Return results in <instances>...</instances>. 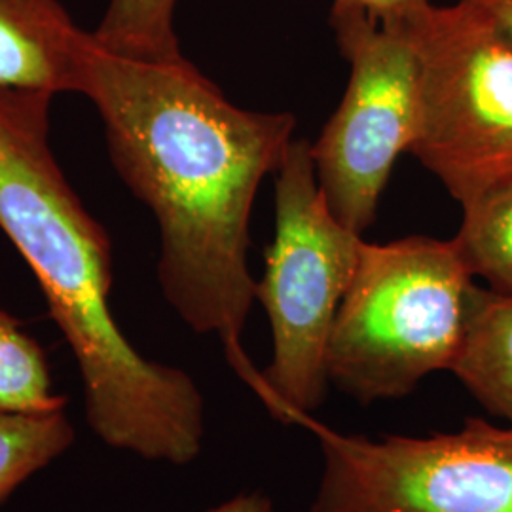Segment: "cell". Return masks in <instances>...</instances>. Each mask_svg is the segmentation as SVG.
Returning <instances> with one entry per match:
<instances>
[{
	"instance_id": "1",
	"label": "cell",
	"mask_w": 512,
	"mask_h": 512,
	"mask_svg": "<svg viewBox=\"0 0 512 512\" xmlns=\"http://www.w3.org/2000/svg\"><path fill=\"white\" fill-rule=\"evenodd\" d=\"M80 93L101 116L118 177L158 220L167 304L194 332L217 334L247 380L256 370L241 346L256 300L249 222L258 186L293 143V114L239 109L188 59L122 57L95 38Z\"/></svg>"
},
{
	"instance_id": "13",
	"label": "cell",
	"mask_w": 512,
	"mask_h": 512,
	"mask_svg": "<svg viewBox=\"0 0 512 512\" xmlns=\"http://www.w3.org/2000/svg\"><path fill=\"white\" fill-rule=\"evenodd\" d=\"M76 440L67 412L0 414V505Z\"/></svg>"
},
{
	"instance_id": "12",
	"label": "cell",
	"mask_w": 512,
	"mask_h": 512,
	"mask_svg": "<svg viewBox=\"0 0 512 512\" xmlns=\"http://www.w3.org/2000/svg\"><path fill=\"white\" fill-rule=\"evenodd\" d=\"M175 6L177 0H110L93 38L110 54L154 63L183 61L173 27Z\"/></svg>"
},
{
	"instance_id": "15",
	"label": "cell",
	"mask_w": 512,
	"mask_h": 512,
	"mask_svg": "<svg viewBox=\"0 0 512 512\" xmlns=\"http://www.w3.org/2000/svg\"><path fill=\"white\" fill-rule=\"evenodd\" d=\"M205 512H277L275 511L274 501L270 495L262 492H249V494H239L232 499L222 501L217 507Z\"/></svg>"
},
{
	"instance_id": "16",
	"label": "cell",
	"mask_w": 512,
	"mask_h": 512,
	"mask_svg": "<svg viewBox=\"0 0 512 512\" xmlns=\"http://www.w3.org/2000/svg\"><path fill=\"white\" fill-rule=\"evenodd\" d=\"M494 21L512 42V0H461Z\"/></svg>"
},
{
	"instance_id": "7",
	"label": "cell",
	"mask_w": 512,
	"mask_h": 512,
	"mask_svg": "<svg viewBox=\"0 0 512 512\" xmlns=\"http://www.w3.org/2000/svg\"><path fill=\"white\" fill-rule=\"evenodd\" d=\"M323 471L310 512H512V425L368 439L306 421Z\"/></svg>"
},
{
	"instance_id": "2",
	"label": "cell",
	"mask_w": 512,
	"mask_h": 512,
	"mask_svg": "<svg viewBox=\"0 0 512 512\" xmlns=\"http://www.w3.org/2000/svg\"><path fill=\"white\" fill-rule=\"evenodd\" d=\"M52 99L0 88V230L37 277L73 351L95 437L112 450L184 467L203 450L202 391L181 368L143 357L114 321L109 234L55 160Z\"/></svg>"
},
{
	"instance_id": "11",
	"label": "cell",
	"mask_w": 512,
	"mask_h": 512,
	"mask_svg": "<svg viewBox=\"0 0 512 512\" xmlns=\"http://www.w3.org/2000/svg\"><path fill=\"white\" fill-rule=\"evenodd\" d=\"M65 404L67 399L55 393L44 348L0 308V414H54Z\"/></svg>"
},
{
	"instance_id": "6",
	"label": "cell",
	"mask_w": 512,
	"mask_h": 512,
	"mask_svg": "<svg viewBox=\"0 0 512 512\" xmlns=\"http://www.w3.org/2000/svg\"><path fill=\"white\" fill-rule=\"evenodd\" d=\"M330 27L349 82L311 154L330 211L363 236L393 165L416 139L420 57L406 19L382 23L355 0H334Z\"/></svg>"
},
{
	"instance_id": "8",
	"label": "cell",
	"mask_w": 512,
	"mask_h": 512,
	"mask_svg": "<svg viewBox=\"0 0 512 512\" xmlns=\"http://www.w3.org/2000/svg\"><path fill=\"white\" fill-rule=\"evenodd\" d=\"M92 44L59 0H0V88L80 93Z\"/></svg>"
},
{
	"instance_id": "10",
	"label": "cell",
	"mask_w": 512,
	"mask_h": 512,
	"mask_svg": "<svg viewBox=\"0 0 512 512\" xmlns=\"http://www.w3.org/2000/svg\"><path fill=\"white\" fill-rule=\"evenodd\" d=\"M454 243L471 274L512 298V179L463 207Z\"/></svg>"
},
{
	"instance_id": "5",
	"label": "cell",
	"mask_w": 512,
	"mask_h": 512,
	"mask_svg": "<svg viewBox=\"0 0 512 512\" xmlns=\"http://www.w3.org/2000/svg\"><path fill=\"white\" fill-rule=\"evenodd\" d=\"M406 23L420 57L410 152L465 207L512 179V42L461 0Z\"/></svg>"
},
{
	"instance_id": "14",
	"label": "cell",
	"mask_w": 512,
	"mask_h": 512,
	"mask_svg": "<svg viewBox=\"0 0 512 512\" xmlns=\"http://www.w3.org/2000/svg\"><path fill=\"white\" fill-rule=\"evenodd\" d=\"M382 23H397L420 12L429 0H355Z\"/></svg>"
},
{
	"instance_id": "3",
	"label": "cell",
	"mask_w": 512,
	"mask_h": 512,
	"mask_svg": "<svg viewBox=\"0 0 512 512\" xmlns=\"http://www.w3.org/2000/svg\"><path fill=\"white\" fill-rule=\"evenodd\" d=\"M454 239L365 243L327 344V374L361 404L401 399L452 370L475 300Z\"/></svg>"
},
{
	"instance_id": "9",
	"label": "cell",
	"mask_w": 512,
	"mask_h": 512,
	"mask_svg": "<svg viewBox=\"0 0 512 512\" xmlns=\"http://www.w3.org/2000/svg\"><path fill=\"white\" fill-rule=\"evenodd\" d=\"M495 418L512 425V298L476 287L469 325L450 370Z\"/></svg>"
},
{
	"instance_id": "4",
	"label": "cell",
	"mask_w": 512,
	"mask_h": 512,
	"mask_svg": "<svg viewBox=\"0 0 512 512\" xmlns=\"http://www.w3.org/2000/svg\"><path fill=\"white\" fill-rule=\"evenodd\" d=\"M365 243L330 211L310 141L293 139L275 171L274 241L256 281L272 359L249 382L279 420L304 425L327 399L330 330Z\"/></svg>"
}]
</instances>
